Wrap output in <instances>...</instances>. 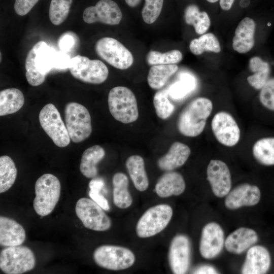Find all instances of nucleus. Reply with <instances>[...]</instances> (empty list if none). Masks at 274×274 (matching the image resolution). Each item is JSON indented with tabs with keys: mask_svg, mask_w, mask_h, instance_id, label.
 Instances as JSON below:
<instances>
[{
	"mask_svg": "<svg viewBox=\"0 0 274 274\" xmlns=\"http://www.w3.org/2000/svg\"><path fill=\"white\" fill-rule=\"evenodd\" d=\"M70 60L68 55L57 52L45 42H38L29 51L25 59L27 81L33 86L40 85L53 68H68Z\"/></svg>",
	"mask_w": 274,
	"mask_h": 274,
	"instance_id": "obj_1",
	"label": "nucleus"
},
{
	"mask_svg": "<svg viewBox=\"0 0 274 274\" xmlns=\"http://www.w3.org/2000/svg\"><path fill=\"white\" fill-rule=\"evenodd\" d=\"M212 109L213 103L208 98L200 97L193 100L179 116L177 120L179 131L186 136H198L204 130Z\"/></svg>",
	"mask_w": 274,
	"mask_h": 274,
	"instance_id": "obj_2",
	"label": "nucleus"
},
{
	"mask_svg": "<svg viewBox=\"0 0 274 274\" xmlns=\"http://www.w3.org/2000/svg\"><path fill=\"white\" fill-rule=\"evenodd\" d=\"M35 190V211L41 216L48 215L53 211L60 198L61 184L59 179L51 174H44L36 181Z\"/></svg>",
	"mask_w": 274,
	"mask_h": 274,
	"instance_id": "obj_3",
	"label": "nucleus"
},
{
	"mask_svg": "<svg viewBox=\"0 0 274 274\" xmlns=\"http://www.w3.org/2000/svg\"><path fill=\"white\" fill-rule=\"evenodd\" d=\"M108 102L110 112L116 120L128 124L138 119L137 101L130 89L123 86L112 88L108 94Z\"/></svg>",
	"mask_w": 274,
	"mask_h": 274,
	"instance_id": "obj_4",
	"label": "nucleus"
},
{
	"mask_svg": "<svg viewBox=\"0 0 274 274\" xmlns=\"http://www.w3.org/2000/svg\"><path fill=\"white\" fill-rule=\"evenodd\" d=\"M65 124L69 136L75 143L87 139L92 132L91 119L87 109L76 102H70L65 107Z\"/></svg>",
	"mask_w": 274,
	"mask_h": 274,
	"instance_id": "obj_5",
	"label": "nucleus"
},
{
	"mask_svg": "<svg viewBox=\"0 0 274 274\" xmlns=\"http://www.w3.org/2000/svg\"><path fill=\"white\" fill-rule=\"evenodd\" d=\"M36 257L31 249L24 246L7 247L0 253V268L6 274H21L32 270Z\"/></svg>",
	"mask_w": 274,
	"mask_h": 274,
	"instance_id": "obj_6",
	"label": "nucleus"
},
{
	"mask_svg": "<svg viewBox=\"0 0 274 274\" xmlns=\"http://www.w3.org/2000/svg\"><path fill=\"white\" fill-rule=\"evenodd\" d=\"M68 69L75 78L89 84H101L109 75L108 68L103 62L80 55L71 58Z\"/></svg>",
	"mask_w": 274,
	"mask_h": 274,
	"instance_id": "obj_7",
	"label": "nucleus"
},
{
	"mask_svg": "<svg viewBox=\"0 0 274 274\" xmlns=\"http://www.w3.org/2000/svg\"><path fill=\"white\" fill-rule=\"evenodd\" d=\"M172 208L160 204L148 209L141 216L136 226V232L141 238L154 236L162 231L168 224L173 216Z\"/></svg>",
	"mask_w": 274,
	"mask_h": 274,
	"instance_id": "obj_8",
	"label": "nucleus"
},
{
	"mask_svg": "<svg viewBox=\"0 0 274 274\" xmlns=\"http://www.w3.org/2000/svg\"><path fill=\"white\" fill-rule=\"evenodd\" d=\"M93 259L99 266L112 270H119L131 267L135 256L129 249L118 246L102 245L94 251Z\"/></svg>",
	"mask_w": 274,
	"mask_h": 274,
	"instance_id": "obj_9",
	"label": "nucleus"
},
{
	"mask_svg": "<svg viewBox=\"0 0 274 274\" xmlns=\"http://www.w3.org/2000/svg\"><path fill=\"white\" fill-rule=\"evenodd\" d=\"M95 51L98 56L113 67L126 70L133 62L131 53L115 39L105 37L95 43Z\"/></svg>",
	"mask_w": 274,
	"mask_h": 274,
	"instance_id": "obj_10",
	"label": "nucleus"
},
{
	"mask_svg": "<svg viewBox=\"0 0 274 274\" xmlns=\"http://www.w3.org/2000/svg\"><path fill=\"white\" fill-rule=\"evenodd\" d=\"M40 125L53 143L58 147L68 146L71 139L60 113L52 104L46 105L39 115Z\"/></svg>",
	"mask_w": 274,
	"mask_h": 274,
	"instance_id": "obj_11",
	"label": "nucleus"
},
{
	"mask_svg": "<svg viewBox=\"0 0 274 274\" xmlns=\"http://www.w3.org/2000/svg\"><path fill=\"white\" fill-rule=\"evenodd\" d=\"M77 217L87 228L97 231L108 230L112 222L104 210L92 199L80 198L76 204Z\"/></svg>",
	"mask_w": 274,
	"mask_h": 274,
	"instance_id": "obj_12",
	"label": "nucleus"
},
{
	"mask_svg": "<svg viewBox=\"0 0 274 274\" xmlns=\"http://www.w3.org/2000/svg\"><path fill=\"white\" fill-rule=\"evenodd\" d=\"M211 128L216 140L224 146H234L240 140L241 131L238 124L228 112L217 113L212 119Z\"/></svg>",
	"mask_w": 274,
	"mask_h": 274,
	"instance_id": "obj_13",
	"label": "nucleus"
},
{
	"mask_svg": "<svg viewBox=\"0 0 274 274\" xmlns=\"http://www.w3.org/2000/svg\"><path fill=\"white\" fill-rule=\"evenodd\" d=\"M122 17L118 5L112 0H100L95 6L86 8L83 13L85 22L91 24L100 22L105 24H118Z\"/></svg>",
	"mask_w": 274,
	"mask_h": 274,
	"instance_id": "obj_14",
	"label": "nucleus"
},
{
	"mask_svg": "<svg viewBox=\"0 0 274 274\" xmlns=\"http://www.w3.org/2000/svg\"><path fill=\"white\" fill-rule=\"evenodd\" d=\"M191 257V245L187 236H175L172 239L168 252L170 269L175 274L186 273L188 270Z\"/></svg>",
	"mask_w": 274,
	"mask_h": 274,
	"instance_id": "obj_15",
	"label": "nucleus"
},
{
	"mask_svg": "<svg viewBox=\"0 0 274 274\" xmlns=\"http://www.w3.org/2000/svg\"><path fill=\"white\" fill-rule=\"evenodd\" d=\"M224 243V232L218 223L210 222L203 227L199 244L202 257L207 259L214 258L220 253Z\"/></svg>",
	"mask_w": 274,
	"mask_h": 274,
	"instance_id": "obj_16",
	"label": "nucleus"
},
{
	"mask_svg": "<svg viewBox=\"0 0 274 274\" xmlns=\"http://www.w3.org/2000/svg\"><path fill=\"white\" fill-rule=\"evenodd\" d=\"M207 175L214 195L218 197L226 196L231 187V175L227 164L220 160H211L207 167Z\"/></svg>",
	"mask_w": 274,
	"mask_h": 274,
	"instance_id": "obj_17",
	"label": "nucleus"
},
{
	"mask_svg": "<svg viewBox=\"0 0 274 274\" xmlns=\"http://www.w3.org/2000/svg\"><path fill=\"white\" fill-rule=\"evenodd\" d=\"M260 197L261 192L257 186L244 183L229 191L226 196L225 205L230 210L253 206L258 203Z\"/></svg>",
	"mask_w": 274,
	"mask_h": 274,
	"instance_id": "obj_18",
	"label": "nucleus"
},
{
	"mask_svg": "<svg viewBox=\"0 0 274 274\" xmlns=\"http://www.w3.org/2000/svg\"><path fill=\"white\" fill-rule=\"evenodd\" d=\"M270 264V254L266 248L260 245L253 246L247 251L241 272L243 274L265 273Z\"/></svg>",
	"mask_w": 274,
	"mask_h": 274,
	"instance_id": "obj_19",
	"label": "nucleus"
},
{
	"mask_svg": "<svg viewBox=\"0 0 274 274\" xmlns=\"http://www.w3.org/2000/svg\"><path fill=\"white\" fill-rule=\"evenodd\" d=\"M256 24L250 17L243 18L237 26L232 39L233 49L241 54L251 50L254 46Z\"/></svg>",
	"mask_w": 274,
	"mask_h": 274,
	"instance_id": "obj_20",
	"label": "nucleus"
},
{
	"mask_svg": "<svg viewBox=\"0 0 274 274\" xmlns=\"http://www.w3.org/2000/svg\"><path fill=\"white\" fill-rule=\"evenodd\" d=\"M258 239L253 229L240 227L231 232L225 241L226 249L230 253L239 254L249 249Z\"/></svg>",
	"mask_w": 274,
	"mask_h": 274,
	"instance_id": "obj_21",
	"label": "nucleus"
},
{
	"mask_svg": "<svg viewBox=\"0 0 274 274\" xmlns=\"http://www.w3.org/2000/svg\"><path fill=\"white\" fill-rule=\"evenodd\" d=\"M26 239L23 227L7 217H0V245L3 247L21 245Z\"/></svg>",
	"mask_w": 274,
	"mask_h": 274,
	"instance_id": "obj_22",
	"label": "nucleus"
},
{
	"mask_svg": "<svg viewBox=\"0 0 274 274\" xmlns=\"http://www.w3.org/2000/svg\"><path fill=\"white\" fill-rule=\"evenodd\" d=\"M191 153L190 148L179 142H174L168 152L157 160L158 167L165 171H171L183 165Z\"/></svg>",
	"mask_w": 274,
	"mask_h": 274,
	"instance_id": "obj_23",
	"label": "nucleus"
},
{
	"mask_svg": "<svg viewBox=\"0 0 274 274\" xmlns=\"http://www.w3.org/2000/svg\"><path fill=\"white\" fill-rule=\"evenodd\" d=\"M185 187V181L181 174L176 172H168L160 177L155 189L159 197L165 198L180 195Z\"/></svg>",
	"mask_w": 274,
	"mask_h": 274,
	"instance_id": "obj_24",
	"label": "nucleus"
},
{
	"mask_svg": "<svg viewBox=\"0 0 274 274\" xmlns=\"http://www.w3.org/2000/svg\"><path fill=\"white\" fill-rule=\"evenodd\" d=\"M249 67L253 74L247 78L248 83L254 88L260 90L271 77L270 63L260 56H254L249 60Z\"/></svg>",
	"mask_w": 274,
	"mask_h": 274,
	"instance_id": "obj_25",
	"label": "nucleus"
},
{
	"mask_svg": "<svg viewBox=\"0 0 274 274\" xmlns=\"http://www.w3.org/2000/svg\"><path fill=\"white\" fill-rule=\"evenodd\" d=\"M105 151L99 145H94L83 153L80 164V170L87 178H94L97 175L96 165L105 157Z\"/></svg>",
	"mask_w": 274,
	"mask_h": 274,
	"instance_id": "obj_26",
	"label": "nucleus"
},
{
	"mask_svg": "<svg viewBox=\"0 0 274 274\" xmlns=\"http://www.w3.org/2000/svg\"><path fill=\"white\" fill-rule=\"evenodd\" d=\"M125 164L135 188L140 191L146 190L149 180L143 158L140 155H131L127 158Z\"/></svg>",
	"mask_w": 274,
	"mask_h": 274,
	"instance_id": "obj_27",
	"label": "nucleus"
},
{
	"mask_svg": "<svg viewBox=\"0 0 274 274\" xmlns=\"http://www.w3.org/2000/svg\"><path fill=\"white\" fill-rule=\"evenodd\" d=\"M113 202L121 209L129 207L132 202V197L128 191V179L122 173H117L113 177Z\"/></svg>",
	"mask_w": 274,
	"mask_h": 274,
	"instance_id": "obj_28",
	"label": "nucleus"
},
{
	"mask_svg": "<svg viewBox=\"0 0 274 274\" xmlns=\"http://www.w3.org/2000/svg\"><path fill=\"white\" fill-rule=\"evenodd\" d=\"M24 103L22 92L15 88H7L0 92V116H3L18 112Z\"/></svg>",
	"mask_w": 274,
	"mask_h": 274,
	"instance_id": "obj_29",
	"label": "nucleus"
},
{
	"mask_svg": "<svg viewBox=\"0 0 274 274\" xmlns=\"http://www.w3.org/2000/svg\"><path fill=\"white\" fill-rule=\"evenodd\" d=\"M178 70L175 64L152 65L147 77L149 86L155 90L161 89Z\"/></svg>",
	"mask_w": 274,
	"mask_h": 274,
	"instance_id": "obj_30",
	"label": "nucleus"
},
{
	"mask_svg": "<svg viewBox=\"0 0 274 274\" xmlns=\"http://www.w3.org/2000/svg\"><path fill=\"white\" fill-rule=\"evenodd\" d=\"M184 19L188 25H193L196 33L204 34L211 25V20L207 12H200L196 5H190L184 12Z\"/></svg>",
	"mask_w": 274,
	"mask_h": 274,
	"instance_id": "obj_31",
	"label": "nucleus"
},
{
	"mask_svg": "<svg viewBox=\"0 0 274 274\" xmlns=\"http://www.w3.org/2000/svg\"><path fill=\"white\" fill-rule=\"evenodd\" d=\"M252 153L261 164L274 165V138H263L257 141L253 146Z\"/></svg>",
	"mask_w": 274,
	"mask_h": 274,
	"instance_id": "obj_32",
	"label": "nucleus"
},
{
	"mask_svg": "<svg viewBox=\"0 0 274 274\" xmlns=\"http://www.w3.org/2000/svg\"><path fill=\"white\" fill-rule=\"evenodd\" d=\"M189 49L193 54L199 55L204 52L218 53L220 52L221 48L217 38L210 32L192 40L189 44Z\"/></svg>",
	"mask_w": 274,
	"mask_h": 274,
	"instance_id": "obj_33",
	"label": "nucleus"
},
{
	"mask_svg": "<svg viewBox=\"0 0 274 274\" xmlns=\"http://www.w3.org/2000/svg\"><path fill=\"white\" fill-rule=\"evenodd\" d=\"M17 169L12 159L7 155L0 157V193L8 191L14 184Z\"/></svg>",
	"mask_w": 274,
	"mask_h": 274,
	"instance_id": "obj_34",
	"label": "nucleus"
},
{
	"mask_svg": "<svg viewBox=\"0 0 274 274\" xmlns=\"http://www.w3.org/2000/svg\"><path fill=\"white\" fill-rule=\"evenodd\" d=\"M196 87L194 77L188 73H182L179 80L168 89L169 96L173 99H182L192 92Z\"/></svg>",
	"mask_w": 274,
	"mask_h": 274,
	"instance_id": "obj_35",
	"label": "nucleus"
},
{
	"mask_svg": "<svg viewBox=\"0 0 274 274\" xmlns=\"http://www.w3.org/2000/svg\"><path fill=\"white\" fill-rule=\"evenodd\" d=\"M183 55L178 50H172L165 53L150 51L147 54L146 60L149 65L172 64L179 62Z\"/></svg>",
	"mask_w": 274,
	"mask_h": 274,
	"instance_id": "obj_36",
	"label": "nucleus"
},
{
	"mask_svg": "<svg viewBox=\"0 0 274 274\" xmlns=\"http://www.w3.org/2000/svg\"><path fill=\"white\" fill-rule=\"evenodd\" d=\"M168 89L160 90L156 92L153 97V104L157 116L166 119L173 114L175 106L168 99Z\"/></svg>",
	"mask_w": 274,
	"mask_h": 274,
	"instance_id": "obj_37",
	"label": "nucleus"
},
{
	"mask_svg": "<svg viewBox=\"0 0 274 274\" xmlns=\"http://www.w3.org/2000/svg\"><path fill=\"white\" fill-rule=\"evenodd\" d=\"M72 0H51L49 16L51 22L59 25L66 19L72 4Z\"/></svg>",
	"mask_w": 274,
	"mask_h": 274,
	"instance_id": "obj_38",
	"label": "nucleus"
},
{
	"mask_svg": "<svg viewBox=\"0 0 274 274\" xmlns=\"http://www.w3.org/2000/svg\"><path fill=\"white\" fill-rule=\"evenodd\" d=\"M142 11V18L147 24L154 23L158 18L162 8L164 0H145Z\"/></svg>",
	"mask_w": 274,
	"mask_h": 274,
	"instance_id": "obj_39",
	"label": "nucleus"
},
{
	"mask_svg": "<svg viewBox=\"0 0 274 274\" xmlns=\"http://www.w3.org/2000/svg\"><path fill=\"white\" fill-rule=\"evenodd\" d=\"M259 99L264 108L274 111V77H271L260 90Z\"/></svg>",
	"mask_w": 274,
	"mask_h": 274,
	"instance_id": "obj_40",
	"label": "nucleus"
},
{
	"mask_svg": "<svg viewBox=\"0 0 274 274\" xmlns=\"http://www.w3.org/2000/svg\"><path fill=\"white\" fill-rule=\"evenodd\" d=\"M39 0H15L14 8L16 14L24 16L29 12Z\"/></svg>",
	"mask_w": 274,
	"mask_h": 274,
	"instance_id": "obj_41",
	"label": "nucleus"
},
{
	"mask_svg": "<svg viewBox=\"0 0 274 274\" xmlns=\"http://www.w3.org/2000/svg\"><path fill=\"white\" fill-rule=\"evenodd\" d=\"M76 35L72 31L63 33L58 40V46L61 50L69 51L75 45Z\"/></svg>",
	"mask_w": 274,
	"mask_h": 274,
	"instance_id": "obj_42",
	"label": "nucleus"
},
{
	"mask_svg": "<svg viewBox=\"0 0 274 274\" xmlns=\"http://www.w3.org/2000/svg\"><path fill=\"white\" fill-rule=\"evenodd\" d=\"M89 196L105 211H109L110 207L109 202L104 196L100 193V191L90 189L89 192Z\"/></svg>",
	"mask_w": 274,
	"mask_h": 274,
	"instance_id": "obj_43",
	"label": "nucleus"
},
{
	"mask_svg": "<svg viewBox=\"0 0 274 274\" xmlns=\"http://www.w3.org/2000/svg\"><path fill=\"white\" fill-rule=\"evenodd\" d=\"M192 273L197 274H212L218 273V272L213 266L208 265H203L197 267L193 271Z\"/></svg>",
	"mask_w": 274,
	"mask_h": 274,
	"instance_id": "obj_44",
	"label": "nucleus"
},
{
	"mask_svg": "<svg viewBox=\"0 0 274 274\" xmlns=\"http://www.w3.org/2000/svg\"><path fill=\"white\" fill-rule=\"evenodd\" d=\"M105 186L104 181L101 179L93 178L89 184V187L90 189L101 191Z\"/></svg>",
	"mask_w": 274,
	"mask_h": 274,
	"instance_id": "obj_45",
	"label": "nucleus"
},
{
	"mask_svg": "<svg viewBox=\"0 0 274 274\" xmlns=\"http://www.w3.org/2000/svg\"><path fill=\"white\" fill-rule=\"evenodd\" d=\"M234 0H219V4L223 10H229L234 3Z\"/></svg>",
	"mask_w": 274,
	"mask_h": 274,
	"instance_id": "obj_46",
	"label": "nucleus"
},
{
	"mask_svg": "<svg viewBox=\"0 0 274 274\" xmlns=\"http://www.w3.org/2000/svg\"><path fill=\"white\" fill-rule=\"evenodd\" d=\"M141 0H125L127 5L132 8L136 7Z\"/></svg>",
	"mask_w": 274,
	"mask_h": 274,
	"instance_id": "obj_47",
	"label": "nucleus"
},
{
	"mask_svg": "<svg viewBox=\"0 0 274 274\" xmlns=\"http://www.w3.org/2000/svg\"><path fill=\"white\" fill-rule=\"evenodd\" d=\"M208 2L211 3H214L217 2L218 0H207Z\"/></svg>",
	"mask_w": 274,
	"mask_h": 274,
	"instance_id": "obj_48",
	"label": "nucleus"
}]
</instances>
